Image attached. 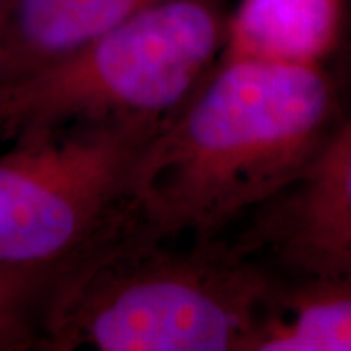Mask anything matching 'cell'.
<instances>
[{
  "label": "cell",
  "mask_w": 351,
  "mask_h": 351,
  "mask_svg": "<svg viewBox=\"0 0 351 351\" xmlns=\"http://www.w3.org/2000/svg\"><path fill=\"white\" fill-rule=\"evenodd\" d=\"M332 113L334 88L318 63L223 51L143 147L123 221L156 239L211 234L299 180Z\"/></svg>",
  "instance_id": "6da1fadb"
},
{
  "label": "cell",
  "mask_w": 351,
  "mask_h": 351,
  "mask_svg": "<svg viewBox=\"0 0 351 351\" xmlns=\"http://www.w3.org/2000/svg\"><path fill=\"white\" fill-rule=\"evenodd\" d=\"M123 219L59 271L41 350L246 351L271 297L267 279L223 252L160 246Z\"/></svg>",
  "instance_id": "7a4b0ae2"
},
{
  "label": "cell",
  "mask_w": 351,
  "mask_h": 351,
  "mask_svg": "<svg viewBox=\"0 0 351 351\" xmlns=\"http://www.w3.org/2000/svg\"><path fill=\"white\" fill-rule=\"evenodd\" d=\"M221 0H160L47 66L0 86V133L64 125L164 127L219 61Z\"/></svg>",
  "instance_id": "3957f363"
},
{
  "label": "cell",
  "mask_w": 351,
  "mask_h": 351,
  "mask_svg": "<svg viewBox=\"0 0 351 351\" xmlns=\"http://www.w3.org/2000/svg\"><path fill=\"white\" fill-rule=\"evenodd\" d=\"M160 129L98 123L16 137L0 154V263L63 265L112 232L133 166Z\"/></svg>",
  "instance_id": "277c9868"
},
{
  "label": "cell",
  "mask_w": 351,
  "mask_h": 351,
  "mask_svg": "<svg viewBox=\"0 0 351 351\" xmlns=\"http://www.w3.org/2000/svg\"><path fill=\"white\" fill-rule=\"evenodd\" d=\"M289 188L274 230L279 254L306 276L351 277V115Z\"/></svg>",
  "instance_id": "5b68a950"
},
{
  "label": "cell",
  "mask_w": 351,
  "mask_h": 351,
  "mask_svg": "<svg viewBox=\"0 0 351 351\" xmlns=\"http://www.w3.org/2000/svg\"><path fill=\"white\" fill-rule=\"evenodd\" d=\"M160 0H0V86L47 66Z\"/></svg>",
  "instance_id": "8992f818"
},
{
  "label": "cell",
  "mask_w": 351,
  "mask_h": 351,
  "mask_svg": "<svg viewBox=\"0 0 351 351\" xmlns=\"http://www.w3.org/2000/svg\"><path fill=\"white\" fill-rule=\"evenodd\" d=\"M308 277L287 295L271 293L246 351H351V277Z\"/></svg>",
  "instance_id": "52a82bcc"
},
{
  "label": "cell",
  "mask_w": 351,
  "mask_h": 351,
  "mask_svg": "<svg viewBox=\"0 0 351 351\" xmlns=\"http://www.w3.org/2000/svg\"><path fill=\"white\" fill-rule=\"evenodd\" d=\"M336 24L338 0H242L226 24L223 51L318 63Z\"/></svg>",
  "instance_id": "ba28073f"
},
{
  "label": "cell",
  "mask_w": 351,
  "mask_h": 351,
  "mask_svg": "<svg viewBox=\"0 0 351 351\" xmlns=\"http://www.w3.org/2000/svg\"><path fill=\"white\" fill-rule=\"evenodd\" d=\"M63 265L0 263V351L41 348V318Z\"/></svg>",
  "instance_id": "9c48e42d"
}]
</instances>
